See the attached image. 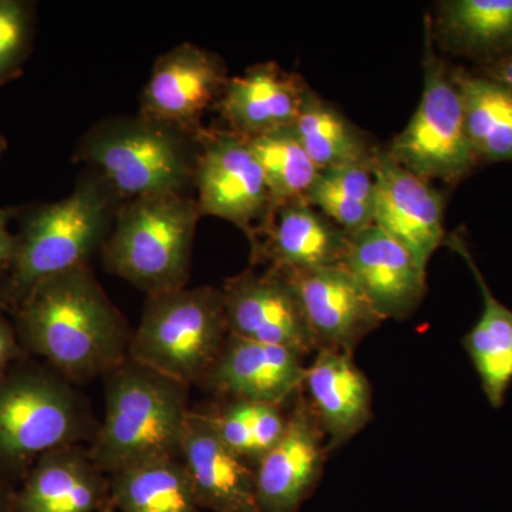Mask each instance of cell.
<instances>
[{"mask_svg": "<svg viewBox=\"0 0 512 512\" xmlns=\"http://www.w3.org/2000/svg\"><path fill=\"white\" fill-rule=\"evenodd\" d=\"M20 342L73 384L92 382L120 365L131 332L90 265L42 279L19 301Z\"/></svg>", "mask_w": 512, "mask_h": 512, "instance_id": "obj_1", "label": "cell"}, {"mask_svg": "<svg viewBox=\"0 0 512 512\" xmlns=\"http://www.w3.org/2000/svg\"><path fill=\"white\" fill-rule=\"evenodd\" d=\"M104 377L106 412L89 446L106 476L140 461L180 456L190 386L131 359Z\"/></svg>", "mask_w": 512, "mask_h": 512, "instance_id": "obj_2", "label": "cell"}, {"mask_svg": "<svg viewBox=\"0 0 512 512\" xmlns=\"http://www.w3.org/2000/svg\"><path fill=\"white\" fill-rule=\"evenodd\" d=\"M197 136L140 114L114 117L87 131L74 157L89 165L120 202L187 194L194 185Z\"/></svg>", "mask_w": 512, "mask_h": 512, "instance_id": "obj_3", "label": "cell"}, {"mask_svg": "<svg viewBox=\"0 0 512 512\" xmlns=\"http://www.w3.org/2000/svg\"><path fill=\"white\" fill-rule=\"evenodd\" d=\"M201 217L197 200L187 194L121 202L100 249L104 268L147 295L185 288Z\"/></svg>", "mask_w": 512, "mask_h": 512, "instance_id": "obj_4", "label": "cell"}, {"mask_svg": "<svg viewBox=\"0 0 512 512\" xmlns=\"http://www.w3.org/2000/svg\"><path fill=\"white\" fill-rule=\"evenodd\" d=\"M229 335L221 289L185 286L151 293L128 356L177 382L202 386Z\"/></svg>", "mask_w": 512, "mask_h": 512, "instance_id": "obj_5", "label": "cell"}, {"mask_svg": "<svg viewBox=\"0 0 512 512\" xmlns=\"http://www.w3.org/2000/svg\"><path fill=\"white\" fill-rule=\"evenodd\" d=\"M92 406L72 382L39 367L0 376V463L30 468L49 451L92 444Z\"/></svg>", "mask_w": 512, "mask_h": 512, "instance_id": "obj_6", "label": "cell"}, {"mask_svg": "<svg viewBox=\"0 0 512 512\" xmlns=\"http://www.w3.org/2000/svg\"><path fill=\"white\" fill-rule=\"evenodd\" d=\"M120 204L99 175L87 170L67 197L30 212L10 264L16 298L42 279L89 265L109 237Z\"/></svg>", "mask_w": 512, "mask_h": 512, "instance_id": "obj_7", "label": "cell"}, {"mask_svg": "<svg viewBox=\"0 0 512 512\" xmlns=\"http://www.w3.org/2000/svg\"><path fill=\"white\" fill-rule=\"evenodd\" d=\"M424 40L423 93L419 106L387 151L397 163L423 180L456 183L470 173L478 158L468 138L453 70H448L434 50L429 19Z\"/></svg>", "mask_w": 512, "mask_h": 512, "instance_id": "obj_8", "label": "cell"}, {"mask_svg": "<svg viewBox=\"0 0 512 512\" xmlns=\"http://www.w3.org/2000/svg\"><path fill=\"white\" fill-rule=\"evenodd\" d=\"M197 141L194 187L202 217L232 222L254 248L274 212L258 158L247 138L229 130L202 128Z\"/></svg>", "mask_w": 512, "mask_h": 512, "instance_id": "obj_9", "label": "cell"}, {"mask_svg": "<svg viewBox=\"0 0 512 512\" xmlns=\"http://www.w3.org/2000/svg\"><path fill=\"white\" fill-rule=\"evenodd\" d=\"M229 333L238 338L295 350L303 357L319 350L301 299L281 271L247 269L221 288Z\"/></svg>", "mask_w": 512, "mask_h": 512, "instance_id": "obj_10", "label": "cell"}, {"mask_svg": "<svg viewBox=\"0 0 512 512\" xmlns=\"http://www.w3.org/2000/svg\"><path fill=\"white\" fill-rule=\"evenodd\" d=\"M215 53L181 43L154 63L140 99V116L197 136L204 114L218 103L228 82Z\"/></svg>", "mask_w": 512, "mask_h": 512, "instance_id": "obj_11", "label": "cell"}, {"mask_svg": "<svg viewBox=\"0 0 512 512\" xmlns=\"http://www.w3.org/2000/svg\"><path fill=\"white\" fill-rule=\"evenodd\" d=\"M328 440L305 397L288 414L285 433L255 466L259 512H298L322 477Z\"/></svg>", "mask_w": 512, "mask_h": 512, "instance_id": "obj_12", "label": "cell"}, {"mask_svg": "<svg viewBox=\"0 0 512 512\" xmlns=\"http://www.w3.org/2000/svg\"><path fill=\"white\" fill-rule=\"evenodd\" d=\"M372 170L376 183L373 224L427 269L431 256L446 239L443 195L430 181L397 163L387 150L375 151Z\"/></svg>", "mask_w": 512, "mask_h": 512, "instance_id": "obj_13", "label": "cell"}, {"mask_svg": "<svg viewBox=\"0 0 512 512\" xmlns=\"http://www.w3.org/2000/svg\"><path fill=\"white\" fill-rule=\"evenodd\" d=\"M343 266L384 320L407 318L426 296L427 269L375 224L349 234Z\"/></svg>", "mask_w": 512, "mask_h": 512, "instance_id": "obj_14", "label": "cell"}, {"mask_svg": "<svg viewBox=\"0 0 512 512\" xmlns=\"http://www.w3.org/2000/svg\"><path fill=\"white\" fill-rule=\"evenodd\" d=\"M281 272L301 299L319 350L353 355L384 322L345 266Z\"/></svg>", "mask_w": 512, "mask_h": 512, "instance_id": "obj_15", "label": "cell"}, {"mask_svg": "<svg viewBox=\"0 0 512 512\" xmlns=\"http://www.w3.org/2000/svg\"><path fill=\"white\" fill-rule=\"evenodd\" d=\"M305 360L292 349L229 335L202 386L228 402L282 406L301 392Z\"/></svg>", "mask_w": 512, "mask_h": 512, "instance_id": "obj_16", "label": "cell"}, {"mask_svg": "<svg viewBox=\"0 0 512 512\" xmlns=\"http://www.w3.org/2000/svg\"><path fill=\"white\" fill-rule=\"evenodd\" d=\"M180 457L202 510L259 512L255 467L220 439L207 414L188 413Z\"/></svg>", "mask_w": 512, "mask_h": 512, "instance_id": "obj_17", "label": "cell"}, {"mask_svg": "<svg viewBox=\"0 0 512 512\" xmlns=\"http://www.w3.org/2000/svg\"><path fill=\"white\" fill-rule=\"evenodd\" d=\"M348 248L349 232L298 200L275 208L251 254L278 271H313L343 266Z\"/></svg>", "mask_w": 512, "mask_h": 512, "instance_id": "obj_18", "label": "cell"}, {"mask_svg": "<svg viewBox=\"0 0 512 512\" xmlns=\"http://www.w3.org/2000/svg\"><path fill=\"white\" fill-rule=\"evenodd\" d=\"M113 510L109 476L94 464L86 446L57 448L40 457L15 497V512Z\"/></svg>", "mask_w": 512, "mask_h": 512, "instance_id": "obj_19", "label": "cell"}, {"mask_svg": "<svg viewBox=\"0 0 512 512\" xmlns=\"http://www.w3.org/2000/svg\"><path fill=\"white\" fill-rule=\"evenodd\" d=\"M308 84L276 63H259L229 77L217 109L228 130L248 138L295 126Z\"/></svg>", "mask_w": 512, "mask_h": 512, "instance_id": "obj_20", "label": "cell"}, {"mask_svg": "<svg viewBox=\"0 0 512 512\" xmlns=\"http://www.w3.org/2000/svg\"><path fill=\"white\" fill-rule=\"evenodd\" d=\"M302 392L328 440L336 450L360 433L373 417L372 387L353 355L320 349L306 366Z\"/></svg>", "mask_w": 512, "mask_h": 512, "instance_id": "obj_21", "label": "cell"}, {"mask_svg": "<svg viewBox=\"0 0 512 512\" xmlns=\"http://www.w3.org/2000/svg\"><path fill=\"white\" fill-rule=\"evenodd\" d=\"M444 242L466 261L483 295V313L464 338V348L480 377L488 402L493 407H501L512 383V311L495 298L466 242L457 234L450 235Z\"/></svg>", "mask_w": 512, "mask_h": 512, "instance_id": "obj_22", "label": "cell"}, {"mask_svg": "<svg viewBox=\"0 0 512 512\" xmlns=\"http://www.w3.org/2000/svg\"><path fill=\"white\" fill-rule=\"evenodd\" d=\"M117 512H202L180 456L140 461L109 476Z\"/></svg>", "mask_w": 512, "mask_h": 512, "instance_id": "obj_23", "label": "cell"}, {"mask_svg": "<svg viewBox=\"0 0 512 512\" xmlns=\"http://www.w3.org/2000/svg\"><path fill=\"white\" fill-rule=\"evenodd\" d=\"M433 36L454 53L491 55L512 47V0H447L437 8Z\"/></svg>", "mask_w": 512, "mask_h": 512, "instance_id": "obj_24", "label": "cell"}, {"mask_svg": "<svg viewBox=\"0 0 512 512\" xmlns=\"http://www.w3.org/2000/svg\"><path fill=\"white\" fill-rule=\"evenodd\" d=\"M292 128L319 171L370 164L375 156V148L370 147L362 131L311 89L303 97Z\"/></svg>", "mask_w": 512, "mask_h": 512, "instance_id": "obj_25", "label": "cell"}, {"mask_svg": "<svg viewBox=\"0 0 512 512\" xmlns=\"http://www.w3.org/2000/svg\"><path fill=\"white\" fill-rule=\"evenodd\" d=\"M463 103L464 120L477 158L512 160V93L488 77L453 70Z\"/></svg>", "mask_w": 512, "mask_h": 512, "instance_id": "obj_26", "label": "cell"}, {"mask_svg": "<svg viewBox=\"0 0 512 512\" xmlns=\"http://www.w3.org/2000/svg\"><path fill=\"white\" fill-rule=\"evenodd\" d=\"M305 201L349 234L369 227L376 201L372 163L319 171Z\"/></svg>", "mask_w": 512, "mask_h": 512, "instance_id": "obj_27", "label": "cell"}, {"mask_svg": "<svg viewBox=\"0 0 512 512\" xmlns=\"http://www.w3.org/2000/svg\"><path fill=\"white\" fill-rule=\"evenodd\" d=\"M247 141L264 171L274 210L286 202L305 200L319 170L293 128L248 137Z\"/></svg>", "mask_w": 512, "mask_h": 512, "instance_id": "obj_28", "label": "cell"}, {"mask_svg": "<svg viewBox=\"0 0 512 512\" xmlns=\"http://www.w3.org/2000/svg\"><path fill=\"white\" fill-rule=\"evenodd\" d=\"M33 35V6L22 0H0V84L22 72Z\"/></svg>", "mask_w": 512, "mask_h": 512, "instance_id": "obj_29", "label": "cell"}, {"mask_svg": "<svg viewBox=\"0 0 512 512\" xmlns=\"http://www.w3.org/2000/svg\"><path fill=\"white\" fill-rule=\"evenodd\" d=\"M13 214L15 212L10 208H0V271L12 264L13 256H15L16 237L9 231V222L12 220Z\"/></svg>", "mask_w": 512, "mask_h": 512, "instance_id": "obj_30", "label": "cell"}, {"mask_svg": "<svg viewBox=\"0 0 512 512\" xmlns=\"http://www.w3.org/2000/svg\"><path fill=\"white\" fill-rule=\"evenodd\" d=\"M18 355L19 345L15 332L5 319L0 318V376L3 369Z\"/></svg>", "mask_w": 512, "mask_h": 512, "instance_id": "obj_31", "label": "cell"}, {"mask_svg": "<svg viewBox=\"0 0 512 512\" xmlns=\"http://www.w3.org/2000/svg\"><path fill=\"white\" fill-rule=\"evenodd\" d=\"M491 79L503 84L512 93V53L495 66Z\"/></svg>", "mask_w": 512, "mask_h": 512, "instance_id": "obj_32", "label": "cell"}, {"mask_svg": "<svg viewBox=\"0 0 512 512\" xmlns=\"http://www.w3.org/2000/svg\"><path fill=\"white\" fill-rule=\"evenodd\" d=\"M16 491L0 480V512H15Z\"/></svg>", "mask_w": 512, "mask_h": 512, "instance_id": "obj_33", "label": "cell"}, {"mask_svg": "<svg viewBox=\"0 0 512 512\" xmlns=\"http://www.w3.org/2000/svg\"><path fill=\"white\" fill-rule=\"evenodd\" d=\"M6 150V140L2 136H0V156H2L3 151Z\"/></svg>", "mask_w": 512, "mask_h": 512, "instance_id": "obj_34", "label": "cell"}, {"mask_svg": "<svg viewBox=\"0 0 512 512\" xmlns=\"http://www.w3.org/2000/svg\"><path fill=\"white\" fill-rule=\"evenodd\" d=\"M111 512H117V511H116V510H113V511H111Z\"/></svg>", "mask_w": 512, "mask_h": 512, "instance_id": "obj_35", "label": "cell"}]
</instances>
